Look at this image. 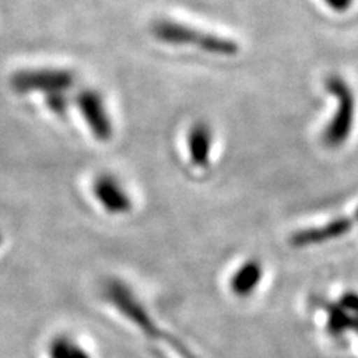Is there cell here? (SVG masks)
Wrapping results in <instances>:
<instances>
[{"label":"cell","instance_id":"7","mask_svg":"<svg viewBox=\"0 0 358 358\" xmlns=\"http://www.w3.org/2000/svg\"><path fill=\"white\" fill-rule=\"evenodd\" d=\"M109 297L118 309H122V313L127 315L130 320L134 321V324H138L145 331L151 333L152 331V324L150 320L145 315V312H142L141 306L134 301V297L130 294V291L124 288V285L121 284H114L109 288Z\"/></svg>","mask_w":358,"mask_h":358},{"label":"cell","instance_id":"4","mask_svg":"<svg viewBox=\"0 0 358 358\" xmlns=\"http://www.w3.org/2000/svg\"><path fill=\"white\" fill-rule=\"evenodd\" d=\"M329 92L338 99V114L333 118L329 127L327 136L334 142L343 139L350 133L352 120H354V94L348 83H345L339 75H330L326 81Z\"/></svg>","mask_w":358,"mask_h":358},{"label":"cell","instance_id":"3","mask_svg":"<svg viewBox=\"0 0 358 358\" xmlns=\"http://www.w3.org/2000/svg\"><path fill=\"white\" fill-rule=\"evenodd\" d=\"M75 103L93 136L100 142H109L114 136V124L102 94L93 88H84L76 94Z\"/></svg>","mask_w":358,"mask_h":358},{"label":"cell","instance_id":"8","mask_svg":"<svg viewBox=\"0 0 358 358\" xmlns=\"http://www.w3.org/2000/svg\"><path fill=\"white\" fill-rule=\"evenodd\" d=\"M262 279V267L259 263L248 262L234 273L231 279V289L236 296H248L255 289Z\"/></svg>","mask_w":358,"mask_h":358},{"label":"cell","instance_id":"11","mask_svg":"<svg viewBox=\"0 0 358 358\" xmlns=\"http://www.w3.org/2000/svg\"><path fill=\"white\" fill-rule=\"evenodd\" d=\"M336 14H345L352 8L355 0H322Z\"/></svg>","mask_w":358,"mask_h":358},{"label":"cell","instance_id":"9","mask_svg":"<svg viewBox=\"0 0 358 358\" xmlns=\"http://www.w3.org/2000/svg\"><path fill=\"white\" fill-rule=\"evenodd\" d=\"M51 357L52 358H88L87 352L81 348V345L67 339L59 338L51 345Z\"/></svg>","mask_w":358,"mask_h":358},{"label":"cell","instance_id":"1","mask_svg":"<svg viewBox=\"0 0 358 358\" xmlns=\"http://www.w3.org/2000/svg\"><path fill=\"white\" fill-rule=\"evenodd\" d=\"M151 33L157 41L163 43L173 45V47H192L193 45L201 51L221 55V57H233L241 51L238 42L230 38H222L217 33L200 30L171 18L155 20L151 24Z\"/></svg>","mask_w":358,"mask_h":358},{"label":"cell","instance_id":"6","mask_svg":"<svg viewBox=\"0 0 358 358\" xmlns=\"http://www.w3.org/2000/svg\"><path fill=\"white\" fill-rule=\"evenodd\" d=\"M187 148L189 162L196 167L208 166L212 150V130L206 122H196L187 133Z\"/></svg>","mask_w":358,"mask_h":358},{"label":"cell","instance_id":"5","mask_svg":"<svg viewBox=\"0 0 358 358\" xmlns=\"http://www.w3.org/2000/svg\"><path fill=\"white\" fill-rule=\"evenodd\" d=\"M93 194L109 214H127L133 203L126 188L112 175H100L93 184Z\"/></svg>","mask_w":358,"mask_h":358},{"label":"cell","instance_id":"2","mask_svg":"<svg viewBox=\"0 0 358 358\" xmlns=\"http://www.w3.org/2000/svg\"><path fill=\"white\" fill-rule=\"evenodd\" d=\"M76 83V76L69 69L60 67H36L22 69L10 76V87L17 93H66Z\"/></svg>","mask_w":358,"mask_h":358},{"label":"cell","instance_id":"12","mask_svg":"<svg viewBox=\"0 0 358 358\" xmlns=\"http://www.w3.org/2000/svg\"><path fill=\"white\" fill-rule=\"evenodd\" d=\"M2 243H3V234L0 233V246H2Z\"/></svg>","mask_w":358,"mask_h":358},{"label":"cell","instance_id":"10","mask_svg":"<svg viewBox=\"0 0 358 358\" xmlns=\"http://www.w3.org/2000/svg\"><path fill=\"white\" fill-rule=\"evenodd\" d=\"M45 102H47L48 108L54 112V114L64 117L69 110V99L66 97L63 92L59 93H50L45 94Z\"/></svg>","mask_w":358,"mask_h":358}]
</instances>
